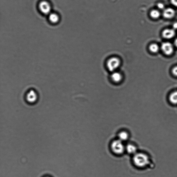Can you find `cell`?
<instances>
[{
  "label": "cell",
  "instance_id": "14",
  "mask_svg": "<svg viewBox=\"0 0 177 177\" xmlns=\"http://www.w3.org/2000/svg\"><path fill=\"white\" fill-rule=\"evenodd\" d=\"M150 50L153 53H156L159 50V46L155 44H153L150 45L149 47Z\"/></svg>",
  "mask_w": 177,
  "mask_h": 177
},
{
  "label": "cell",
  "instance_id": "21",
  "mask_svg": "<svg viewBox=\"0 0 177 177\" xmlns=\"http://www.w3.org/2000/svg\"></svg>",
  "mask_w": 177,
  "mask_h": 177
},
{
  "label": "cell",
  "instance_id": "15",
  "mask_svg": "<svg viewBox=\"0 0 177 177\" xmlns=\"http://www.w3.org/2000/svg\"><path fill=\"white\" fill-rule=\"evenodd\" d=\"M150 16L154 19H157L160 16V12L156 10H153L150 13Z\"/></svg>",
  "mask_w": 177,
  "mask_h": 177
},
{
  "label": "cell",
  "instance_id": "12",
  "mask_svg": "<svg viewBox=\"0 0 177 177\" xmlns=\"http://www.w3.org/2000/svg\"><path fill=\"white\" fill-rule=\"evenodd\" d=\"M119 139L122 141H127L129 138V135L126 131H122L118 134Z\"/></svg>",
  "mask_w": 177,
  "mask_h": 177
},
{
  "label": "cell",
  "instance_id": "17",
  "mask_svg": "<svg viewBox=\"0 0 177 177\" xmlns=\"http://www.w3.org/2000/svg\"><path fill=\"white\" fill-rule=\"evenodd\" d=\"M172 73L174 75L177 76V66L174 67L172 70Z\"/></svg>",
  "mask_w": 177,
  "mask_h": 177
},
{
  "label": "cell",
  "instance_id": "10",
  "mask_svg": "<svg viewBox=\"0 0 177 177\" xmlns=\"http://www.w3.org/2000/svg\"><path fill=\"white\" fill-rule=\"evenodd\" d=\"M126 151L128 153L131 154H136L137 151V148L133 144H129L128 145L126 148Z\"/></svg>",
  "mask_w": 177,
  "mask_h": 177
},
{
  "label": "cell",
  "instance_id": "18",
  "mask_svg": "<svg viewBox=\"0 0 177 177\" xmlns=\"http://www.w3.org/2000/svg\"><path fill=\"white\" fill-rule=\"evenodd\" d=\"M172 4L175 6L177 7V0H171Z\"/></svg>",
  "mask_w": 177,
  "mask_h": 177
},
{
  "label": "cell",
  "instance_id": "8",
  "mask_svg": "<svg viewBox=\"0 0 177 177\" xmlns=\"http://www.w3.org/2000/svg\"><path fill=\"white\" fill-rule=\"evenodd\" d=\"M175 15V11L171 8H168L165 9L163 12L164 17L167 19H170L173 18Z\"/></svg>",
  "mask_w": 177,
  "mask_h": 177
},
{
  "label": "cell",
  "instance_id": "19",
  "mask_svg": "<svg viewBox=\"0 0 177 177\" xmlns=\"http://www.w3.org/2000/svg\"><path fill=\"white\" fill-rule=\"evenodd\" d=\"M173 27L174 29L175 30L177 29V22L175 23L174 24Z\"/></svg>",
  "mask_w": 177,
  "mask_h": 177
},
{
  "label": "cell",
  "instance_id": "5",
  "mask_svg": "<svg viewBox=\"0 0 177 177\" xmlns=\"http://www.w3.org/2000/svg\"><path fill=\"white\" fill-rule=\"evenodd\" d=\"M162 50L166 55H169L173 53L174 48L171 43L166 42L163 43L161 45Z\"/></svg>",
  "mask_w": 177,
  "mask_h": 177
},
{
  "label": "cell",
  "instance_id": "9",
  "mask_svg": "<svg viewBox=\"0 0 177 177\" xmlns=\"http://www.w3.org/2000/svg\"><path fill=\"white\" fill-rule=\"evenodd\" d=\"M48 19L50 22L57 23L59 20V17L56 13H51L48 15Z\"/></svg>",
  "mask_w": 177,
  "mask_h": 177
},
{
  "label": "cell",
  "instance_id": "6",
  "mask_svg": "<svg viewBox=\"0 0 177 177\" xmlns=\"http://www.w3.org/2000/svg\"><path fill=\"white\" fill-rule=\"evenodd\" d=\"M175 34L174 30L173 29H167L164 30L162 35L163 38L166 39H171L173 38Z\"/></svg>",
  "mask_w": 177,
  "mask_h": 177
},
{
  "label": "cell",
  "instance_id": "3",
  "mask_svg": "<svg viewBox=\"0 0 177 177\" xmlns=\"http://www.w3.org/2000/svg\"><path fill=\"white\" fill-rule=\"evenodd\" d=\"M119 59L116 57H112L109 59L107 62V67L108 69L111 72L116 71L120 65Z\"/></svg>",
  "mask_w": 177,
  "mask_h": 177
},
{
  "label": "cell",
  "instance_id": "11",
  "mask_svg": "<svg viewBox=\"0 0 177 177\" xmlns=\"http://www.w3.org/2000/svg\"><path fill=\"white\" fill-rule=\"evenodd\" d=\"M36 99V95L34 91L30 92L27 96V100L28 102L32 103L34 102Z\"/></svg>",
  "mask_w": 177,
  "mask_h": 177
},
{
  "label": "cell",
  "instance_id": "1",
  "mask_svg": "<svg viewBox=\"0 0 177 177\" xmlns=\"http://www.w3.org/2000/svg\"><path fill=\"white\" fill-rule=\"evenodd\" d=\"M133 160L135 165L139 168L145 167L149 162L147 155L143 153H136L134 155Z\"/></svg>",
  "mask_w": 177,
  "mask_h": 177
},
{
  "label": "cell",
  "instance_id": "16",
  "mask_svg": "<svg viewBox=\"0 0 177 177\" xmlns=\"http://www.w3.org/2000/svg\"><path fill=\"white\" fill-rule=\"evenodd\" d=\"M157 7L160 9H162L164 8V5L162 3H158L157 5Z\"/></svg>",
  "mask_w": 177,
  "mask_h": 177
},
{
  "label": "cell",
  "instance_id": "4",
  "mask_svg": "<svg viewBox=\"0 0 177 177\" xmlns=\"http://www.w3.org/2000/svg\"><path fill=\"white\" fill-rule=\"evenodd\" d=\"M38 7L40 11L43 14L49 15L51 13V5L48 1H40Z\"/></svg>",
  "mask_w": 177,
  "mask_h": 177
},
{
  "label": "cell",
  "instance_id": "7",
  "mask_svg": "<svg viewBox=\"0 0 177 177\" xmlns=\"http://www.w3.org/2000/svg\"><path fill=\"white\" fill-rule=\"evenodd\" d=\"M111 77L114 82L116 83H118L122 80V76L121 73L116 71L112 72Z\"/></svg>",
  "mask_w": 177,
  "mask_h": 177
},
{
  "label": "cell",
  "instance_id": "13",
  "mask_svg": "<svg viewBox=\"0 0 177 177\" xmlns=\"http://www.w3.org/2000/svg\"><path fill=\"white\" fill-rule=\"evenodd\" d=\"M170 100L172 103L177 104V92L172 93L170 96Z\"/></svg>",
  "mask_w": 177,
  "mask_h": 177
},
{
  "label": "cell",
  "instance_id": "2",
  "mask_svg": "<svg viewBox=\"0 0 177 177\" xmlns=\"http://www.w3.org/2000/svg\"><path fill=\"white\" fill-rule=\"evenodd\" d=\"M111 148L113 152L117 155L122 154L126 149L122 141L119 139L113 141L111 144Z\"/></svg>",
  "mask_w": 177,
  "mask_h": 177
},
{
  "label": "cell",
  "instance_id": "20",
  "mask_svg": "<svg viewBox=\"0 0 177 177\" xmlns=\"http://www.w3.org/2000/svg\"><path fill=\"white\" fill-rule=\"evenodd\" d=\"M175 46H176L177 47V38L175 40Z\"/></svg>",
  "mask_w": 177,
  "mask_h": 177
}]
</instances>
